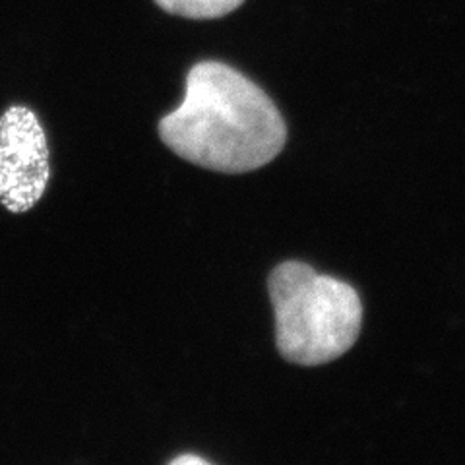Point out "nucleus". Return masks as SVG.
Returning a JSON list of instances; mask_svg holds the SVG:
<instances>
[{
    "label": "nucleus",
    "instance_id": "obj_1",
    "mask_svg": "<svg viewBox=\"0 0 465 465\" xmlns=\"http://www.w3.org/2000/svg\"><path fill=\"white\" fill-rule=\"evenodd\" d=\"M159 136L184 162L217 173H249L280 155L287 126L273 101L223 63L188 72L184 101L163 116Z\"/></svg>",
    "mask_w": 465,
    "mask_h": 465
},
{
    "label": "nucleus",
    "instance_id": "obj_2",
    "mask_svg": "<svg viewBox=\"0 0 465 465\" xmlns=\"http://www.w3.org/2000/svg\"><path fill=\"white\" fill-rule=\"evenodd\" d=\"M268 291L275 314V343L289 362L324 365L357 341L362 304L351 285L291 260L270 273Z\"/></svg>",
    "mask_w": 465,
    "mask_h": 465
},
{
    "label": "nucleus",
    "instance_id": "obj_3",
    "mask_svg": "<svg viewBox=\"0 0 465 465\" xmlns=\"http://www.w3.org/2000/svg\"><path fill=\"white\" fill-rule=\"evenodd\" d=\"M49 177L47 138L35 113L10 107L0 116V203L12 213L32 210Z\"/></svg>",
    "mask_w": 465,
    "mask_h": 465
},
{
    "label": "nucleus",
    "instance_id": "obj_4",
    "mask_svg": "<svg viewBox=\"0 0 465 465\" xmlns=\"http://www.w3.org/2000/svg\"><path fill=\"white\" fill-rule=\"evenodd\" d=\"M242 3L244 0H155V5L165 12L191 20L222 18L237 10Z\"/></svg>",
    "mask_w": 465,
    "mask_h": 465
},
{
    "label": "nucleus",
    "instance_id": "obj_5",
    "mask_svg": "<svg viewBox=\"0 0 465 465\" xmlns=\"http://www.w3.org/2000/svg\"><path fill=\"white\" fill-rule=\"evenodd\" d=\"M169 465H210L206 460H202L200 456H194V454H184V456H179L174 458Z\"/></svg>",
    "mask_w": 465,
    "mask_h": 465
}]
</instances>
